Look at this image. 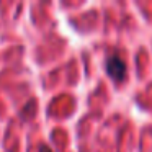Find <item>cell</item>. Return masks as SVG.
Wrapping results in <instances>:
<instances>
[{
  "label": "cell",
  "mask_w": 152,
  "mask_h": 152,
  "mask_svg": "<svg viewBox=\"0 0 152 152\" xmlns=\"http://www.w3.org/2000/svg\"><path fill=\"white\" fill-rule=\"evenodd\" d=\"M106 72L115 82H121L126 77V64L118 56H110L106 59Z\"/></svg>",
  "instance_id": "cell-1"
},
{
  "label": "cell",
  "mask_w": 152,
  "mask_h": 152,
  "mask_svg": "<svg viewBox=\"0 0 152 152\" xmlns=\"http://www.w3.org/2000/svg\"><path fill=\"white\" fill-rule=\"evenodd\" d=\"M41 152H51V151L48 147H43V149H41Z\"/></svg>",
  "instance_id": "cell-2"
}]
</instances>
